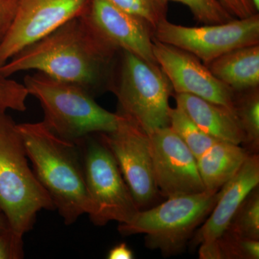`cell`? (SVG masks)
I'll return each mask as SVG.
<instances>
[{
	"mask_svg": "<svg viewBox=\"0 0 259 259\" xmlns=\"http://www.w3.org/2000/svg\"><path fill=\"white\" fill-rule=\"evenodd\" d=\"M118 52L80 15L13 56L0 66V75L35 71L78 85L95 97L111 89Z\"/></svg>",
	"mask_w": 259,
	"mask_h": 259,
	"instance_id": "1",
	"label": "cell"
},
{
	"mask_svg": "<svg viewBox=\"0 0 259 259\" xmlns=\"http://www.w3.org/2000/svg\"><path fill=\"white\" fill-rule=\"evenodd\" d=\"M33 171L66 225L90 212L81 149L56 136L42 122L18 124Z\"/></svg>",
	"mask_w": 259,
	"mask_h": 259,
	"instance_id": "2",
	"label": "cell"
},
{
	"mask_svg": "<svg viewBox=\"0 0 259 259\" xmlns=\"http://www.w3.org/2000/svg\"><path fill=\"white\" fill-rule=\"evenodd\" d=\"M28 158L18 124L0 111V212L22 237L32 229L37 212L56 209Z\"/></svg>",
	"mask_w": 259,
	"mask_h": 259,
	"instance_id": "3",
	"label": "cell"
},
{
	"mask_svg": "<svg viewBox=\"0 0 259 259\" xmlns=\"http://www.w3.org/2000/svg\"><path fill=\"white\" fill-rule=\"evenodd\" d=\"M24 84L29 95L40 102L42 121L61 139L76 143L93 134L113 131L118 123V113L102 108L84 89L36 72L27 75Z\"/></svg>",
	"mask_w": 259,
	"mask_h": 259,
	"instance_id": "4",
	"label": "cell"
},
{
	"mask_svg": "<svg viewBox=\"0 0 259 259\" xmlns=\"http://www.w3.org/2000/svg\"><path fill=\"white\" fill-rule=\"evenodd\" d=\"M219 190L169 197L163 203L136 213L119 225L123 236L144 234L146 245L165 255L180 253L215 205Z\"/></svg>",
	"mask_w": 259,
	"mask_h": 259,
	"instance_id": "5",
	"label": "cell"
},
{
	"mask_svg": "<svg viewBox=\"0 0 259 259\" xmlns=\"http://www.w3.org/2000/svg\"><path fill=\"white\" fill-rule=\"evenodd\" d=\"M110 91L118 101V113L136 122L148 135L169 126V80L158 64L120 51Z\"/></svg>",
	"mask_w": 259,
	"mask_h": 259,
	"instance_id": "6",
	"label": "cell"
},
{
	"mask_svg": "<svg viewBox=\"0 0 259 259\" xmlns=\"http://www.w3.org/2000/svg\"><path fill=\"white\" fill-rule=\"evenodd\" d=\"M76 144L82 154L92 222L98 226L130 222L140 209L110 150L101 139L91 136Z\"/></svg>",
	"mask_w": 259,
	"mask_h": 259,
	"instance_id": "7",
	"label": "cell"
},
{
	"mask_svg": "<svg viewBox=\"0 0 259 259\" xmlns=\"http://www.w3.org/2000/svg\"><path fill=\"white\" fill-rule=\"evenodd\" d=\"M153 37L190 53L207 66L230 51L259 44V15L201 27L182 26L166 19L155 28Z\"/></svg>",
	"mask_w": 259,
	"mask_h": 259,
	"instance_id": "8",
	"label": "cell"
},
{
	"mask_svg": "<svg viewBox=\"0 0 259 259\" xmlns=\"http://www.w3.org/2000/svg\"><path fill=\"white\" fill-rule=\"evenodd\" d=\"M118 115L117 127L112 132L100 134V138L115 157L140 209L152 201L158 192L151 141L149 135L136 122Z\"/></svg>",
	"mask_w": 259,
	"mask_h": 259,
	"instance_id": "9",
	"label": "cell"
},
{
	"mask_svg": "<svg viewBox=\"0 0 259 259\" xmlns=\"http://www.w3.org/2000/svg\"><path fill=\"white\" fill-rule=\"evenodd\" d=\"M89 0H17L16 10L0 42V66L25 48L83 14Z\"/></svg>",
	"mask_w": 259,
	"mask_h": 259,
	"instance_id": "10",
	"label": "cell"
},
{
	"mask_svg": "<svg viewBox=\"0 0 259 259\" xmlns=\"http://www.w3.org/2000/svg\"><path fill=\"white\" fill-rule=\"evenodd\" d=\"M155 181L167 198L205 191L197 158L170 126L149 135Z\"/></svg>",
	"mask_w": 259,
	"mask_h": 259,
	"instance_id": "11",
	"label": "cell"
},
{
	"mask_svg": "<svg viewBox=\"0 0 259 259\" xmlns=\"http://www.w3.org/2000/svg\"><path fill=\"white\" fill-rule=\"evenodd\" d=\"M153 53L176 94H190L234 112L235 93L190 53L153 37Z\"/></svg>",
	"mask_w": 259,
	"mask_h": 259,
	"instance_id": "12",
	"label": "cell"
},
{
	"mask_svg": "<svg viewBox=\"0 0 259 259\" xmlns=\"http://www.w3.org/2000/svg\"><path fill=\"white\" fill-rule=\"evenodd\" d=\"M258 184V156L250 153L239 171L220 189L217 202L209 218L194 233L192 243L199 245V258L222 259L218 241L245 198Z\"/></svg>",
	"mask_w": 259,
	"mask_h": 259,
	"instance_id": "13",
	"label": "cell"
},
{
	"mask_svg": "<svg viewBox=\"0 0 259 259\" xmlns=\"http://www.w3.org/2000/svg\"><path fill=\"white\" fill-rule=\"evenodd\" d=\"M93 31L116 51H127L152 64V28L141 19L124 11L110 0H89L81 15Z\"/></svg>",
	"mask_w": 259,
	"mask_h": 259,
	"instance_id": "14",
	"label": "cell"
},
{
	"mask_svg": "<svg viewBox=\"0 0 259 259\" xmlns=\"http://www.w3.org/2000/svg\"><path fill=\"white\" fill-rule=\"evenodd\" d=\"M177 107L199 128L218 141L244 144L245 136L234 112L190 94H176Z\"/></svg>",
	"mask_w": 259,
	"mask_h": 259,
	"instance_id": "15",
	"label": "cell"
},
{
	"mask_svg": "<svg viewBox=\"0 0 259 259\" xmlns=\"http://www.w3.org/2000/svg\"><path fill=\"white\" fill-rule=\"evenodd\" d=\"M210 72L235 93L259 84V44L235 49L207 65Z\"/></svg>",
	"mask_w": 259,
	"mask_h": 259,
	"instance_id": "16",
	"label": "cell"
},
{
	"mask_svg": "<svg viewBox=\"0 0 259 259\" xmlns=\"http://www.w3.org/2000/svg\"><path fill=\"white\" fill-rule=\"evenodd\" d=\"M250 153L240 145L216 141L197 159L205 190H219L239 171Z\"/></svg>",
	"mask_w": 259,
	"mask_h": 259,
	"instance_id": "17",
	"label": "cell"
},
{
	"mask_svg": "<svg viewBox=\"0 0 259 259\" xmlns=\"http://www.w3.org/2000/svg\"><path fill=\"white\" fill-rule=\"evenodd\" d=\"M235 94L234 112L245 136L244 144L256 153L259 147L258 88Z\"/></svg>",
	"mask_w": 259,
	"mask_h": 259,
	"instance_id": "18",
	"label": "cell"
},
{
	"mask_svg": "<svg viewBox=\"0 0 259 259\" xmlns=\"http://www.w3.org/2000/svg\"><path fill=\"white\" fill-rule=\"evenodd\" d=\"M169 126L198 158L218 140L199 128L180 107L169 110Z\"/></svg>",
	"mask_w": 259,
	"mask_h": 259,
	"instance_id": "19",
	"label": "cell"
},
{
	"mask_svg": "<svg viewBox=\"0 0 259 259\" xmlns=\"http://www.w3.org/2000/svg\"><path fill=\"white\" fill-rule=\"evenodd\" d=\"M255 188L237 211L227 231L259 241V192Z\"/></svg>",
	"mask_w": 259,
	"mask_h": 259,
	"instance_id": "20",
	"label": "cell"
},
{
	"mask_svg": "<svg viewBox=\"0 0 259 259\" xmlns=\"http://www.w3.org/2000/svg\"><path fill=\"white\" fill-rule=\"evenodd\" d=\"M119 8L144 20L154 30L166 20L168 0H110Z\"/></svg>",
	"mask_w": 259,
	"mask_h": 259,
	"instance_id": "21",
	"label": "cell"
},
{
	"mask_svg": "<svg viewBox=\"0 0 259 259\" xmlns=\"http://www.w3.org/2000/svg\"><path fill=\"white\" fill-rule=\"evenodd\" d=\"M222 259H258L259 241L225 232L218 241Z\"/></svg>",
	"mask_w": 259,
	"mask_h": 259,
	"instance_id": "22",
	"label": "cell"
},
{
	"mask_svg": "<svg viewBox=\"0 0 259 259\" xmlns=\"http://www.w3.org/2000/svg\"><path fill=\"white\" fill-rule=\"evenodd\" d=\"M169 1V0H168ZM183 4L190 9L194 18L205 25L225 23L233 20L230 14L217 0H171Z\"/></svg>",
	"mask_w": 259,
	"mask_h": 259,
	"instance_id": "23",
	"label": "cell"
},
{
	"mask_svg": "<svg viewBox=\"0 0 259 259\" xmlns=\"http://www.w3.org/2000/svg\"><path fill=\"white\" fill-rule=\"evenodd\" d=\"M29 93L24 83L0 75V111L25 112Z\"/></svg>",
	"mask_w": 259,
	"mask_h": 259,
	"instance_id": "24",
	"label": "cell"
},
{
	"mask_svg": "<svg viewBox=\"0 0 259 259\" xmlns=\"http://www.w3.org/2000/svg\"><path fill=\"white\" fill-rule=\"evenodd\" d=\"M23 258V237L16 234L9 226L0 230V259Z\"/></svg>",
	"mask_w": 259,
	"mask_h": 259,
	"instance_id": "25",
	"label": "cell"
},
{
	"mask_svg": "<svg viewBox=\"0 0 259 259\" xmlns=\"http://www.w3.org/2000/svg\"><path fill=\"white\" fill-rule=\"evenodd\" d=\"M233 17L238 19L248 18L258 13L253 0H217Z\"/></svg>",
	"mask_w": 259,
	"mask_h": 259,
	"instance_id": "26",
	"label": "cell"
},
{
	"mask_svg": "<svg viewBox=\"0 0 259 259\" xmlns=\"http://www.w3.org/2000/svg\"><path fill=\"white\" fill-rule=\"evenodd\" d=\"M16 6L17 0H0V42L13 21Z\"/></svg>",
	"mask_w": 259,
	"mask_h": 259,
	"instance_id": "27",
	"label": "cell"
},
{
	"mask_svg": "<svg viewBox=\"0 0 259 259\" xmlns=\"http://www.w3.org/2000/svg\"><path fill=\"white\" fill-rule=\"evenodd\" d=\"M109 259H133L134 254L132 250L125 243L115 245L109 251L107 255Z\"/></svg>",
	"mask_w": 259,
	"mask_h": 259,
	"instance_id": "28",
	"label": "cell"
},
{
	"mask_svg": "<svg viewBox=\"0 0 259 259\" xmlns=\"http://www.w3.org/2000/svg\"><path fill=\"white\" fill-rule=\"evenodd\" d=\"M8 222H7L6 219L3 215V213L0 212V230L4 229V228L8 227Z\"/></svg>",
	"mask_w": 259,
	"mask_h": 259,
	"instance_id": "29",
	"label": "cell"
},
{
	"mask_svg": "<svg viewBox=\"0 0 259 259\" xmlns=\"http://www.w3.org/2000/svg\"><path fill=\"white\" fill-rule=\"evenodd\" d=\"M253 3H254L255 8H256V10H259V0H253Z\"/></svg>",
	"mask_w": 259,
	"mask_h": 259,
	"instance_id": "30",
	"label": "cell"
}]
</instances>
